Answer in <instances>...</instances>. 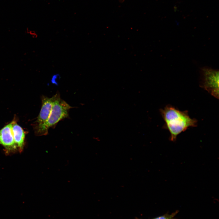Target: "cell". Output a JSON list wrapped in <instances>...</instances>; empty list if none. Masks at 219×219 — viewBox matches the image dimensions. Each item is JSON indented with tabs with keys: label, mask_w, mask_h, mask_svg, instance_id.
Listing matches in <instances>:
<instances>
[{
	"label": "cell",
	"mask_w": 219,
	"mask_h": 219,
	"mask_svg": "<svg viewBox=\"0 0 219 219\" xmlns=\"http://www.w3.org/2000/svg\"><path fill=\"white\" fill-rule=\"evenodd\" d=\"M165 122L164 127L170 133V139L176 141L177 136L188 128L197 126V120L191 118L187 111H181L170 105L160 109Z\"/></svg>",
	"instance_id": "1"
},
{
	"label": "cell",
	"mask_w": 219,
	"mask_h": 219,
	"mask_svg": "<svg viewBox=\"0 0 219 219\" xmlns=\"http://www.w3.org/2000/svg\"><path fill=\"white\" fill-rule=\"evenodd\" d=\"M54 96L52 109L48 119L41 125L34 128L35 134L37 136L47 135L49 129L55 127L59 121L68 117V111L73 108L61 98L59 92H57Z\"/></svg>",
	"instance_id": "2"
},
{
	"label": "cell",
	"mask_w": 219,
	"mask_h": 219,
	"mask_svg": "<svg viewBox=\"0 0 219 219\" xmlns=\"http://www.w3.org/2000/svg\"><path fill=\"white\" fill-rule=\"evenodd\" d=\"M200 85L215 97H219V71L205 67L200 70Z\"/></svg>",
	"instance_id": "3"
},
{
	"label": "cell",
	"mask_w": 219,
	"mask_h": 219,
	"mask_svg": "<svg viewBox=\"0 0 219 219\" xmlns=\"http://www.w3.org/2000/svg\"><path fill=\"white\" fill-rule=\"evenodd\" d=\"M12 121L0 130V144L4 147L7 153L18 150L15 143L12 130Z\"/></svg>",
	"instance_id": "4"
},
{
	"label": "cell",
	"mask_w": 219,
	"mask_h": 219,
	"mask_svg": "<svg viewBox=\"0 0 219 219\" xmlns=\"http://www.w3.org/2000/svg\"><path fill=\"white\" fill-rule=\"evenodd\" d=\"M54 99V96L50 98L42 96L41 109L37 120L33 124L34 128L40 126L47 121L52 109Z\"/></svg>",
	"instance_id": "5"
},
{
	"label": "cell",
	"mask_w": 219,
	"mask_h": 219,
	"mask_svg": "<svg viewBox=\"0 0 219 219\" xmlns=\"http://www.w3.org/2000/svg\"><path fill=\"white\" fill-rule=\"evenodd\" d=\"M12 130L14 140L18 151L22 152L23 149L25 134L22 128L14 120L12 121Z\"/></svg>",
	"instance_id": "6"
},
{
	"label": "cell",
	"mask_w": 219,
	"mask_h": 219,
	"mask_svg": "<svg viewBox=\"0 0 219 219\" xmlns=\"http://www.w3.org/2000/svg\"><path fill=\"white\" fill-rule=\"evenodd\" d=\"M177 213V211H176L171 214H165L154 219H173V217Z\"/></svg>",
	"instance_id": "7"
}]
</instances>
